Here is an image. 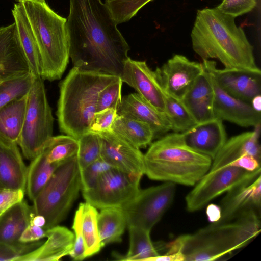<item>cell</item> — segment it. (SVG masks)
<instances>
[{
  "mask_svg": "<svg viewBox=\"0 0 261 261\" xmlns=\"http://www.w3.org/2000/svg\"><path fill=\"white\" fill-rule=\"evenodd\" d=\"M15 1H18V2H20V1H21L22 0H15Z\"/></svg>",
  "mask_w": 261,
  "mask_h": 261,
  "instance_id": "816d5d0a",
  "label": "cell"
},
{
  "mask_svg": "<svg viewBox=\"0 0 261 261\" xmlns=\"http://www.w3.org/2000/svg\"><path fill=\"white\" fill-rule=\"evenodd\" d=\"M111 168L109 164L100 158L80 170L82 191L92 189L100 176Z\"/></svg>",
  "mask_w": 261,
  "mask_h": 261,
  "instance_id": "74e56055",
  "label": "cell"
},
{
  "mask_svg": "<svg viewBox=\"0 0 261 261\" xmlns=\"http://www.w3.org/2000/svg\"><path fill=\"white\" fill-rule=\"evenodd\" d=\"M4 212L0 211V217Z\"/></svg>",
  "mask_w": 261,
  "mask_h": 261,
  "instance_id": "f907efd6",
  "label": "cell"
},
{
  "mask_svg": "<svg viewBox=\"0 0 261 261\" xmlns=\"http://www.w3.org/2000/svg\"><path fill=\"white\" fill-rule=\"evenodd\" d=\"M28 93L0 108V146L9 148L18 145L26 112Z\"/></svg>",
  "mask_w": 261,
  "mask_h": 261,
  "instance_id": "cb8c5ba5",
  "label": "cell"
},
{
  "mask_svg": "<svg viewBox=\"0 0 261 261\" xmlns=\"http://www.w3.org/2000/svg\"><path fill=\"white\" fill-rule=\"evenodd\" d=\"M83 205L84 203H80L75 213L72 225V229L75 233V240L73 248L69 255L75 260H82L86 258L82 223Z\"/></svg>",
  "mask_w": 261,
  "mask_h": 261,
  "instance_id": "ab89813d",
  "label": "cell"
},
{
  "mask_svg": "<svg viewBox=\"0 0 261 261\" xmlns=\"http://www.w3.org/2000/svg\"><path fill=\"white\" fill-rule=\"evenodd\" d=\"M101 142L100 158L112 168L136 176L144 174V154L112 131L97 133Z\"/></svg>",
  "mask_w": 261,
  "mask_h": 261,
  "instance_id": "4fadbf2b",
  "label": "cell"
},
{
  "mask_svg": "<svg viewBox=\"0 0 261 261\" xmlns=\"http://www.w3.org/2000/svg\"><path fill=\"white\" fill-rule=\"evenodd\" d=\"M191 37L193 50L203 60L216 59L227 69H259L243 29L216 7L197 10Z\"/></svg>",
  "mask_w": 261,
  "mask_h": 261,
  "instance_id": "7a4b0ae2",
  "label": "cell"
},
{
  "mask_svg": "<svg viewBox=\"0 0 261 261\" xmlns=\"http://www.w3.org/2000/svg\"><path fill=\"white\" fill-rule=\"evenodd\" d=\"M164 113L170 124L171 130L182 133L197 124L181 99L165 93Z\"/></svg>",
  "mask_w": 261,
  "mask_h": 261,
  "instance_id": "d6a6232c",
  "label": "cell"
},
{
  "mask_svg": "<svg viewBox=\"0 0 261 261\" xmlns=\"http://www.w3.org/2000/svg\"><path fill=\"white\" fill-rule=\"evenodd\" d=\"M43 80L34 77L21 133L18 142L25 159L32 160L53 136L54 118L48 103Z\"/></svg>",
  "mask_w": 261,
  "mask_h": 261,
  "instance_id": "ba28073f",
  "label": "cell"
},
{
  "mask_svg": "<svg viewBox=\"0 0 261 261\" xmlns=\"http://www.w3.org/2000/svg\"><path fill=\"white\" fill-rule=\"evenodd\" d=\"M253 131L246 132L227 139L222 147L212 160L211 167L230 164L244 155L253 156L260 162L261 151L259 138L260 125Z\"/></svg>",
  "mask_w": 261,
  "mask_h": 261,
  "instance_id": "603a6c76",
  "label": "cell"
},
{
  "mask_svg": "<svg viewBox=\"0 0 261 261\" xmlns=\"http://www.w3.org/2000/svg\"><path fill=\"white\" fill-rule=\"evenodd\" d=\"M30 67L15 22L0 27V82L29 73Z\"/></svg>",
  "mask_w": 261,
  "mask_h": 261,
  "instance_id": "e0dca14e",
  "label": "cell"
},
{
  "mask_svg": "<svg viewBox=\"0 0 261 261\" xmlns=\"http://www.w3.org/2000/svg\"><path fill=\"white\" fill-rule=\"evenodd\" d=\"M34 76L29 73L3 82L0 84V108L10 101L28 94Z\"/></svg>",
  "mask_w": 261,
  "mask_h": 261,
  "instance_id": "d590c367",
  "label": "cell"
},
{
  "mask_svg": "<svg viewBox=\"0 0 261 261\" xmlns=\"http://www.w3.org/2000/svg\"><path fill=\"white\" fill-rule=\"evenodd\" d=\"M39 1H45V0H39Z\"/></svg>",
  "mask_w": 261,
  "mask_h": 261,
  "instance_id": "f5cc1de1",
  "label": "cell"
},
{
  "mask_svg": "<svg viewBox=\"0 0 261 261\" xmlns=\"http://www.w3.org/2000/svg\"><path fill=\"white\" fill-rule=\"evenodd\" d=\"M111 131L138 148H145L155 139L152 128L133 118L117 114Z\"/></svg>",
  "mask_w": 261,
  "mask_h": 261,
  "instance_id": "f1b7e54d",
  "label": "cell"
},
{
  "mask_svg": "<svg viewBox=\"0 0 261 261\" xmlns=\"http://www.w3.org/2000/svg\"><path fill=\"white\" fill-rule=\"evenodd\" d=\"M120 77L73 66L60 85L56 115L60 131L76 139L88 132L100 92Z\"/></svg>",
  "mask_w": 261,
  "mask_h": 261,
  "instance_id": "277c9868",
  "label": "cell"
},
{
  "mask_svg": "<svg viewBox=\"0 0 261 261\" xmlns=\"http://www.w3.org/2000/svg\"><path fill=\"white\" fill-rule=\"evenodd\" d=\"M214 75L218 85L230 95L250 103L252 98L260 95L261 71L222 69L215 68Z\"/></svg>",
  "mask_w": 261,
  "mask_h": 261,
  "instance_id": "d6986e66",
  "label": "cell"
},
{
  "mask_svg": "<svg viewBox=\"0 0 261 261\" xmlns=\"http://www.w3.org/2000/svg\"><path fill=\"white\" fill-rule=\"evenodd\" d=\"M60 164L49 163L41 150L31 161L27 169L25 187L31 201L33 202Z\"/></svg>",
  "mask_w": 261,
  "mask_h": 261,
  "instance_id": "4dcf8cb0",
  "label": "cell"
},
{
  "mask_svg": "<svg viewBox=\"0 0 261 261\" xmlns=\"http://www.w3.org/2000/svg\"><path fill=\"white\" fill-rule=\"evenodd\" d=\"M250 105L255 111L260 112L261 95H258L253 97L250 102Z\"/></svg>",
  "mask_w": 261,
  "mask_h": 261,
  "instance_id": "681fc988",
  "label": "cell"
},
{
  "mask_svg": "<svg viewBox=\"0 0 261 261\" xmlns=\"http://www.w3.org/2000/svg\"><path fill=\"white\" fill-rule=\"evenodd\" d=\"M175 191V184L171 182L140 189L137 195L122 207L127 226L150 231L170 206Z\"/></svg>",
  "mask_w": 261,
  "mask_h": 261,
  "instance_id": "30bf717a",
  "label": "cell"
},
{
  "mask_svg": "<svg viewBox=\"0 0 261 261\" xmlns=\"http://www.w3.org/2000/svg\"><path fill=\"white\" fill-rule=\"evenodd\" d=\"M120 78L122 82L133 87L145 101L164 113L165 93L154 71L145 61L134 60L129 57L125 62Z\"/></svg>",
  "mask_w": 261,
  "mask_h": 261,
  "instance_id": "5bb4252c",
  "label": "cell"
},
{
  "mask_svg": "<svg viewBox=\"0 0 261 261\" xmlns=\"http://www.w3.org/2000/svg\"><path fill=\"white\" fill-rule=\"evenodd\" d=\"M221 217L217 223L232 221L251 211L260 214L261 176L227 192L220 203Z\"/></svg>",
  "mask_w": 261,
  "mask_h": 261,
  "instance_id": "2e32d148",
  "label": "cell"
},
{
  "mask_svg": "<svg viewBox=\"0 0 261 261\" xmlns=\"http://www.w3.org/2000/svg\"><path fill=\"white\" fill-rule=\"evenodd\" d=\"M42 242L38 241L32 243H18L15 245L0 243V261H15L21 255L33 250Z\"/></svg>",
  "mask_w": 261,
  "mask_h": 261,
  "instance_id": "b9f144b4",
  "label": "cell"
},
{
  "mask_svg": "<svg viewBox=\"0 0 261 261\" xmlns=\"http://www.w3.org/2000/svg\"><path fill=\"white\" fill-rule=\"evenodd\" d=\"M260 214L251 211L224 223H212L166 245L168 253L180 252L185 261H210L248 245L261 230Z\"/></svg>",
  "mask_w": 261,
  "mask_h": 261,
  "instance_id": "3957f363",
  "label": "cell"
},
{
  "mask_svg": "<svg viewBox=\"0 0 261 261\" xmlns=\"http://www.w3.org/2000/svg\"><path fill=\"white\" fill-rule=\"evenodd\" d=\"M45 237V230L31 223L20 235L18 242L29 243L40 241Z\"/></svg>",
  "mask_w": 261,
  "mask_h": 261,
  "instance_id": "f6af8a7d",
  "label": "cell"
},
{
  "mask_svg": "<svg viewBox=\"0 0 261 261\" xmlns=\"http://www.w3.org/2000/svg\"><path fill=\"white\" fill-rule=\"evenodd\" d=\"M212 159L193 150L181 133L166 134L144 154V174L151 179L194 186L208 172Z\"/></svg>",
  "mask_w": 261,
  "mask_h": 261,
  "instance_id": "5b68a950",
  "label": "cell"
},
{
  "mask_svg": "<svg viewBox=\"0 0 261 261\" xmlns=\"http://www.w3.org/2000/svg\"><path fill=\"white\" fill-rule=\"evenodd\" d=\"M98 214L96 208L88 202L84 203L82 223L85 258L98 253L102 248L97 227Z\"/></svg>",
  "mask_w": 261,
  "mask_h": 261,
  "instance_id": "836d02e7",
  "label": "cell"
},
{
  "mask_svg": "<svg viewBox=\"0 0 261 261\" xmlns=\"http://www.w3.org/2000/svg\"><path fill=\"white\" fill-rule=\"evenodd\" d=\"M41 150L49 163L60 164L77 154V140L67 135L52 136Z\"/></svg>",
  "mask_w": 261,
  "mask_h": 261,
  "instance_id": "1f68e13d",
  "label": "cell"
},
{
  "mask_svg": "<svg viewBox=\"0 0 261 261\" xmlns=\"http://www.w3.org/2000/svg\"><path fill=\"white\" fill-rule=\"evenodd\" d=\"M78 150L76 154L80 170L100 158L101 142L99 134L88 132L77 139Z\"/></svg>",
  "mask_w": 261,
  "mask_h": 261,
  "instance_id": "e575fe53",
  "label": "cell"
},
{
  "mask_svg": "<svg viewBox=\"0 0 261 261\" xmlns=\"http://www.w3.org/2000/svg\"><path fill=\"white\" fill-rule=\"evenodd\" d=\"M141 177L111 168L92 189L83 191V196L86 202L96 208H122L139 192Z\"/></svg>",
  "mask_w": 261,
  "mask_h": 261,
  "instance_id": "8fae6325",
  "label": "cell"
},
{
  "mask_svg": "<svg viewBox=\"0 0 261 261\" xmlns=\"http://www.w3.org/2000/svg\"><path fill=\"white\" fill-rule=\"evenodd\" d=\"M25 192L0 188V211L5 212L23 200Z\"/></svg>",
  "mask_w": 261,
  "mask_h": 261,
  "instance_id": "ee69618b",
  "label": "cell"
},
{
  "mask_svg": "<svg viewBox=\"0 0 261 261\" xmlns=\"http://www.w3.org/2000/svg\"><path fill=\"white\" fill-rule=\"evenodd\" d=\"M213 70L214 92V112L215 118L242 127L260 125V112L255 111L250 103L237 99L226 93L217 84Z\"/></svg>",
  "mask_w": 261,
  "mask_h": 261,
  "instance_id": "ac0fdd59",
  "label": "cell"
},
{
  "mask_svg": "<svg viewBox=\"0 0 261 261\" xmlns=\"http://www.w3.org/2000/svg\"><path fill=\"white\" fill-rule=\"evenodd\" d=\"M257 3V0H222L216 8L223 13L235 18L251 12Z\"/></svg>",
  "mask_w": 261,
  "mask_h": 261,
  "instance_id": "60d3db41",
  "label": "cell"
},
{
  "mask_svg": "<svg viewBox=\"0 0 261 261\" xmlns=\"http://www.w3.org/2000/svg\"><path fill=\"white\" fill-rule=\"evenodd\" d=\"M202 64L203 71L181 99L197 123L215 118L212 75L216 63L213 60H203Z\"/></svg>",
  "mask_w": 261,
  "mask_h": 261,
  "instance_id": "9a60e30c",
  "label": "cell"
},
{
  "mask_svg": "<svg viewBox=\"0 0 261 261\" xmlns=\"http://www.w3.org/2000/svg\"><path fill=\"white\" fill-rule=\"evenodd\" d=\"M203 70L202 63L175 54L154 72L164 93L181 99Z\"/></svg>",
  "mask_w": 261,
  "mask_h": 261,
  "instance_id": "7c38bea8",
  "label": "cell"
},
{
  "mask_svg": "<svg viewBox=\"0 0 261 261\" xmlns=\"http://www.w3.org/2000/svg\"><path fill=\"white\" fill-rule=\"evenodd\" d=\"M129 234V248L125 255L117 253L114 257L121 260H146L161 255L159 251L166 247L163 243L155 244L150 238V231L142 228L128 226Z\"/></svg>",
  "mask_w": 261,
  "mask_h": 261,
  "instance_id": "83f0119b",
  "label": "cell"
},
{
  "mask_svg": "<svg viewBox=\"0 0 261 261\" xmlns=\"http://www.w3.org/2000/svg\"><path fill=\"white\" fill-rule=\"evenodd\" d=\"M122 83L120 77L100 92L97 101V112L111 108L117 109L121 100Z\"/></svg>",
  "mask_w": 261,
  "mask_h": 261,
  "instance_id": "f35d334b",
  "label": "cell"
},
{
  "mask_svg": "<svg viewBox=\"0 0 261 261\" xmlns=\"http://www.w3.org/2000/svg\"><path fill=\"white\" fill-rule=\"evenodd\" d=\"M260 162L253 156L244 155L229 165L241 168L248 171H253L260 168Z\"/></svg>",
  "mask_w": 261,
  "mask_h": 261,
  "instance_id": "bcb514c9",
  "label": "cell"
},
{
  "mask_svg": "<svg viewBox=\"0 0 261 261\" xmlns=\"http://www.w3.org/2000/svg\"><path fill=\"white\" fill-rule=\"evenodd\" d=\"M12 13L30 72L35 76H40V57L37 42L21 2H18L14 5Z\"/></svg>",
  "mask_w": 261,
  "mask_h": 261,
  "instance_id": "4316f807",
  "label": "cell"
},
{
  "mask_svg": "<svg viewBox=\"0 0 261 261\" xmlns=\"http://www.w3.org/2000/svg\"><path fill=\"white\" fill-rule=\"evenodd\" d=\"M117 114L123 115L148 124L155 138H160L171 130L165 114L145 101L138 93H131L121 98Z\"/></svg>",
  "mask_w": 261,
  "mask_h": 261,
  "instance_id": "7402d4cb",
  "label": "cell"
},
{
  "mask_svg": "<svg viewBox=\"0 0 261 261\" xmlns=\"http://www.w3.org/2000/svg\"><path fill=\"white\" fill-rule=\"evenodd\" d=\"M81 189L76 155L61 163L33 201L34 213L43 216L46 230L67 216Z\"/></svg>",
  "mask_w": 261,
  "mask_h": 261,
  "instance_id": "52a82bcc",
  "label": "cell"
},
{
  "mask_svg": "<svg viewBox=\"0 0 261 261\" xmlns=\"http://www.w3.org/2000/svg\"><path fill=\"white\" fill-rule=\"evenodd\" d=\"M206 213L208 220L212 223L218 222L221 217V211L219 205L210 204L207 205Z\"/></svg>",
  "mask_w": 261,
  "mask_h": 261,
  "instance_id": "7dc6e473",
  "label": "cell"
},
{
  "mask_svg": "<svg viewBox=\"0 0 261 261\" xmlns=\"http://www.w3.org/2000/svg\"><path fill=\"white\" fill-rule=\"evenodd\" d=\"M47 240L15 261H57L69 255L73 248L75 236L64 226L56 225L45 230Z\"/></svg>",
  "mask_w": 261,
  "mask_h": 261,
  "instance_id": "44dd1931",
  "label": "cell"
},
{
  "mask_svg": "<svg viewBox=\"0 0 261 261\" xmlns=\"http://www.w3.org/2000/svg\"><path fill=\"white\" fill-rule=\"evenodd\" d=\"M181 133L188 146L212 160L227 140L223 121L217 118L197 123Z\"/></svg>",
  "mask_w": 261,
  "mask_h": 261,
  "instance_id": "ffe728a7",
  "label": "cell"
},
{
  "mask_svg": "<svg viewBox=\"0 0 261 261\" xmlns=\"http://www.w3.org/2000/svg\"><path fill=\"white\" fill-rule=\"evenodd\" d=\"M67 28L73 66L120 77L129 46L101 0H69Z\"/></svg>",
  "mask_w": 261,
  "mask_h": 261,
  "instance_id": "6da1fadb",
  "label": "cell"
},
{
  "mask_svg": "<svg viewBox=\"0 0 261 261\" xmlns=\"http://www.w3.org/2000/svg\"><path fill=\"white\" fill-rule=\"evenodd\" d=\"M27 169L18 145L0 146V188L25 192Z\"/></svg>",
  "mask_w": 261,
  "mask_h": 261,
  "instance_id": "d4e9b609",
  "label": "cell"
},
{
  "mask_svg": "<svg viewBox=\"0 0 261 261\" xmlns=\"http://www.w3.org/2000/svg\"><path fill=\"white\" fill-rule=\"evenodd\" d=\"M117 108H111L95 113L88 132L100 133L111 131L117 115Z\"/></svg>",
  "mask_w": 261,
  "mask_h": 261,
  "instance_id": "7bdbcfd3",
  "label": "cell"
},
{
  "mask_svg": "<svg viewBox=\"0 0 261 261\" xmlns=\"http://www.w3.org/2000/svg\"><path fill=\"white\" fill-rule=\"evenodd\" d=\"M126 226V219L122 208L101 209L97 216V227L101 247L109 243L120 242Z\"/></svg>",
  "mask_w": 261,
  "mask_h": 261,
  "instance_id": "f546056e",
  "label": "cell"
},
{
  "mask_svg": "<svg viewBox=\"0 0 261 261\" xmlns=\"http://www.w3.org/2000/svg\"><path fill=\"white\" fill-rule=\"evenodd\" d=\"M39 49L40 77L60 79L69 63L67 19L59 15L45 1L22 0Z\"/></svg>",
  "mask_w": 261,
  "mask_h": 261,
  "instance_id": "8992f818",
  "label": "cell"
},
{
  "mask_svg": "<svg viewBox=\"0 0 261 261\" xmlns=\"http://www.w3.org/2000/svg\"><path fill=\"white\" fill-rule=\"evenodd\" d=\"M33 213V208L24 200L5 211L0 217V243H18V239L30 224Z\"/></svg>",
  "mask_w": 261,
  "mask_h": 261,
  "instance_id": "484cf974",
  "label": "cell"
},
{
  "mask_svg": "<svg viewBox=\"0 0 261 261\" xmlns=\"http://www.w3.org/2000/svg\"><path fill=\"white\" fill-rule=\"evenodd\" d=\"M260 168L248 171L227 165L211 167L185 198L187 210H201L213 199L240 185L251 181L260 175Z\"/></svg>",
  "mask_w": 261,
  "mask_h": 261,
  "instance_id": "9c48e42d",
  "label": "cell"
},
{
  "mask_svg": "<svg viewBox=\"0 0 261 261\" xmlns=\"http://www.w3.org/2000/svg\"><path fill=\"white\" fill-rule=\"evenodd\" d=\"M152 0H105V4L117 24L128 21Z\"/></svg>",
  "mask_w": 261,
  "mask_h": 261,
  "instance_id": "8d00e7d4",
  "label": "cell"
},
{
  "mask_svg": "<svg viewBox=\"0 0 261 261\" xmlns=\"http://www.w3.org/2000/svg\"><path fill=\"white\" fill-rule=\"evenodd\" d=\"M30 223L36 226L43 228L46 224V220L43 216L33 213Z\"/></svg>",
  "mask_w": 261,
  "mask_h": 261,
  "instance_id": "c3c4849f",
  "label": "cell"
}]
</instances>
